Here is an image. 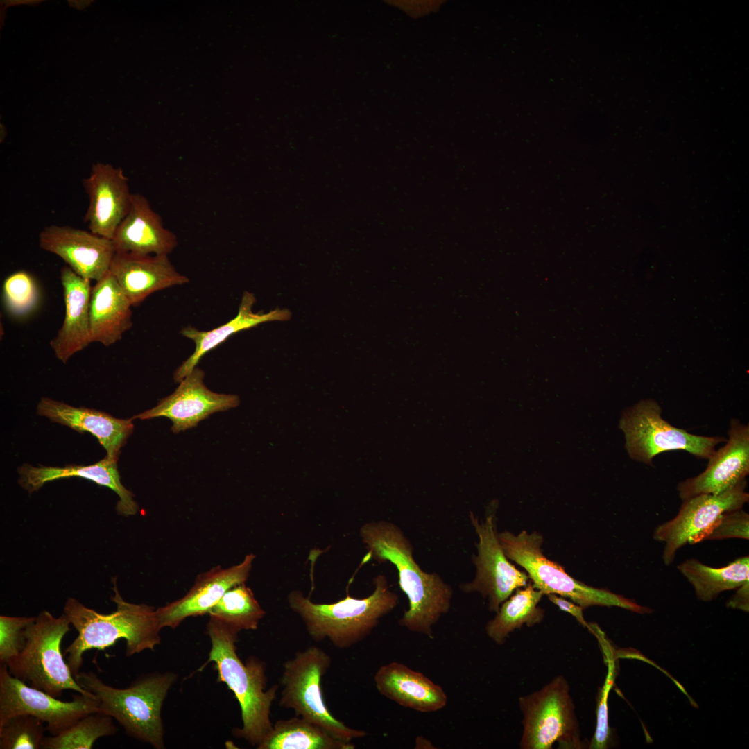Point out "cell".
I'll list each match as a JSON object with an SVG mask.
<instances>
[{"mask_svg": "<svg viewBox=\"0 0 749 749\" xmlns=\"http://www.w3.org/2000/svg\"><path fill=\"white\" fill-rule=\"evenodd\" d=\"M374 589L367 597L347 594L332 603H318L299 590L287 596L289 608L302 620L309 637L320 642L327 639L336 648L345 649L365 639L381 618L397 605L398 596L389 588L381 574L373 580Z\"/></svg>", "mask_w": 749, "mask_h": 749, "instance_id": "4", "label": "cell"}, {"mask_svg": "<svg viewBox=\"0 0 749 749\" xmlns=\"http://www.w3.org/2000/svg\"><path fill=\"white\" fill-rule=\"evenodd\" d=\"M35 617L0 616V663L7 665L23 649L26 627Z\"/></svg>", "mask_w": 749, "mask_h": 749, "instance_id": "35", "label": "cell"}, {"mask_svg": "<svg viewBox=\"0 0 749 749\" xmlns=\"http://www.w3.org/2000/svg\"><path fill=\"white\" fill-rule=\"evenodd\" d=\"M746 480L718 494H703L682 501L678 514L671 519L659 524L653 538L664 544L662 560L669 566L675 560L677 551L710 526L724 513L742 508L749 501L746 491Z\"/></svg>", "mask_w": 749, "mask_h": 749, "instance_id": "13", "label": "cell"}, {"mask_svg": "<svg viewBox=\"0 0 749 749\" xmlns=\"http://www.w3.org/2000/svg\"><path fill=\"white\" fill-rule=\"evenodd\" d=\"M44 722L30 714H17L0 725L1 749H38L46 730Z\"/></svg>", "mask_w": 749, "mask_h": 749, "instance_id": "32", "label": "cell"}, {"mask_svg": "<svg viewBox=\"0 0 749 749\" xmlns=\"http://www.w3.org/2000/svg\"><path fill=\"white\" fill-rule=\"evenodd\" d=\"M522 712V749L583 748L567 680L553 678L541 689L519 698Z\"/></svg>", "mask_w": 749, "mask_h": 749, "instance_id": "10", "label": "cell"}, {"mask_svg": "<svg viewBox=\"0 0 749 749\" xmlns=\"http://www.w3.org/2000/svg\"><path fill=\"white\" fill-rule=\"evenodd\" d=\"M470 519L479 537L477 554L472 556L476 571L474 580L461 583L460 589L480 593L488 599L489 610L496 613L515 590L526 585L529 578L506 557L499 540L494 510L488 513L484 521L479 522L472 512Z\"/></svg>", "mask_w": 749, "mask_h": 749, "instance_id": "12", "label": "cell"}, {"mask_svg": "<svg viewBox=\"0 0 749 749\" xmlns=\"http://www.w3.org/2000/svg\"><path fill=\"white\" fill-rule=\"evenodd\" d=\"M380 694L405 708L421 713L443 709L448 697L443 688L424 673L406 664L391 662L381 666L374 675Z\"/></svg>", "mask_w": 749, "mask_h": 749, "instance_id": "23", "label": "cell"}, {"mask_svg": "<svg viewBox=\"0 0 749 749\" xmlns=\"http://www.w3.org/2000/svg\"><path fill=\"white\" fill-rule=\"evenodd\" d=\"M83 185L89 199L84 217L89 231L112 240L130 207L132 193L128 178L120 167L98 162L92 165Z\"/></svg>", "mask_w": 749, "mask_h": 749, "instance_id": "16", "label": "cell"}, {"mask_svg": "<svg viewBox=\"0 0 749 749\" xmlns=\"http://www.w3.org/2000/svg\"><path fill=\"white\" fill-rule=\"evenodd\" d=\"M415 748L417 749H432L436 748L433 743L424 738L422 736H417L415 741Z\"/></svg>", "mask_w": 749, "mask_h": 749, "instance_id": "39", "label": "cell"}, {"mask_svg": "<svg viewBox=\"0 0 749 749\" xmlns=\"http://www.w3.org/2000/svg\"><path fill=\"white\" fill-rule=\"evenodd\" d=\"M255 558L250 553L237 565L215 567L199 574L185 596L156 609L160 628H175L187 617L208 614L228 589L247 580Z\"/></svg>", "mask_w": 749, "mask_h": 749, "instance_id": "18", "label": "cell"}, {"mask_svg": "<svg viewBox=\"0 0 749 749\" xmlns=\"http://www.w3.org/2000/svg\"><path fill=\"white\" fill-rule=\"evenodd\" d=\"M729 538L749 539V515L742 508L721 515L710 526L694 539L693 544L703 540Z\"/></svg>", "mask_w": 749, "mask_h": 749, "instance_id": "34", "label": "cell"}, {"mask_svg": "<svg viewBox=\"0 0 749 749\" xmlns=\"http://www.w3.org/2000/svg\"><path fill=\"white\" fill-rule=\"evenodd\" d=\"M549 599L555 605H556L561 610L568 612L573 617H574L577 621L583 626L589 628V624L585 620L583 616V608L576 603L567 601L562 597H559L556 594H548Z\"/></svg>", "mask_w": 749, "mask_h": 749, "instance_id": "37", "label": "cell"}, {"mask_svg": "<svg viewBox=\"0 0 749 749\" xmlns=\"http://www.w3.org/2000/svg\"><path fill=\"white\" fill-rule=\"evenodd\" d=\"M172 673H150L126 689L106 685L93 671L74 675L77 683L98 700L100 713L119 722L126 733L157 749L164 748L161 709L175 680Z\"/></svg>", "mask_w": 749, "mask_h": 749, "instance_id": "5", "label": "cell"}, {"mask_svg": "<svg viewBox=\"0 0 749 749\" xmlns=\"http://www.w3.org/2000/svg\"><path fill=\"white\" fill-rule=\"evenodd\" d=\"M70 624L64 613L55 617L40 612L26 628L23 649L6 665L10 675L57 698L64 690L96 698L77 683L62 655L61 642Z\"/></svg>", "mask_w": 749, "mask_h": 749, "instance_id": "7", "label": "cell"}, {"mask_svg": "<svg viewBox=\"0 0 749 749\" xmlns=\"http://www.w3.org/2000/svg\"><path fill=\"white\" fill-rule=\"evenodd\" d=\"M725 444L708 459L700 474L678 483L677 491L683 501L703 494H718L735 487L749 473V426L730 420Z\"/></svg>", "mask_w": 749, "mask_h": 749, "instance_id": "15", "label": "cell"}, {"mask_svg": "<svg viewBox=\"0 0 749 749\" xmlns=\"http://www.w3.org/2000/svg\"><path fill=\"white\" fill-rule=\"evenodd\" d=\"M506 557L522 567L534 588L544 594L569 599L583 609L594 605L616 606L637 613L651 610L605 589L589 586L569 576L562 566L547 559L541 549L543 538L536 531H522L517 535L505 531L498 533Z\"/></svg>", "mask_w": 749, "mask_h": 749, "instance_id": "6", "label": "cell"}, {"mask_svg": "<svg viewBox=\"0 0 749 749\" xmlns=\"http://www.w3.org/2000/svg\"><path fill=\"white\" fill-rule=\"evenodd\" d=\"M109 271L132 307L140 304L156 291L189 282L175 269L169 255L116 252Z\"/></svg>", "mask_w": 749, "mask_h": 749, "instance_id": "19", "label": "cell"}, {"mask_svg": "<svg viewBox=\"0 0 749 749\" xmlns=\"http://www.w3.org/2000/svg\"><path fill=\"white\" fill-rule=\"evenodd\" d=\"M259 749H354L323 728L299 716L277 721Z\"/></svg>", "mask_w": 749, "mask_h": 749, "instance_id": "27", "label": "cell"}, {"mask_svg": "<svg viewBox=\"0 0 749 749\" xmlns=\"http://www.w3.org/2000/svg\"><path fill=\"white\" fill-rule=\"evenodd\" d=\"M613 669L610 667L604 686L599 691L597 704L596 726L589 744V748H607L610 741V730L608 725V697L613 682Z\"/></svg>", "mask_w": 749, "mask_h": 749, "instance_id": "36", "label": "cell"}, {"mask_svg": "<svg viewBox=\"0 0 749 749\" xmlns=\"http://www.w3.org/2000/svg\"><path fill=\"white\" fill-rule=\"evenodd\" d=\"M208 614L239 632L242 630L257 629L266 612L255 599L250 588L244 583L228 589Z\"/></svg>", "mask_w": 749, "mask_h": 749, "instance_id": "30", "label": "cell"}, {"mask_svg": "<svg viewBox=\"0 0 749 749\" xmlns=\"http://www.w3.org/2000/svg\"><path fill=\"white\" fill-rule=\"evenodd\" d=\"M207 632L212 648L203 667L214 662L218 681L227 685L239 703L243 725L234 730L235 736L257 747L273 728L270 710L279 685L266 689V664L259 658L250 657L245 663L240 660L235 646L239 631L234 628L210 617Z\"/></svg>", "mask_w": 749, "mask_h": 749, "instance_id": "3", "label": "cell"}, {"mask_svg": "<svg viewBox=\"0 0 749 749\" xmlns=\"http://www.w3.org/2000/svg\"><path fill=\"white\" fill-rule=\"evenodd\" d=\"M112 718L101 714H89L54 736L44 737L42 749H89L100 737L112 736L117 732Z\"/></svg>", "mask_w": 749, "mask_h": 749, "instance_id": "31", "label": "cell"}, {"mask_svg": "<svg viewBox=\"0 0 749 749\" xmlns=\"http://www.w3.org/2000/svg\"><path fill=\"white\" fill-rule=\"evenodd\" d=\"M64 302V317L50 346L63 363L92 343L89 322L91 280L76 273L68 266L60 269Z\"/></svg>", "mask_w": 749, "mask_h": 749, "instance_id": "21", "label": "cell"}, {"mask_svg": "<svg viewBox=\"0 0 749 749\" xmlns=\"http://www.w3.org/2000/svg\"><path fill=\"white\" fill-rule=\"evenodd\" d=\"M734 596L728 601L727 606L748 612L749 608V580L737 587Z\"/></svg>", "mask_w": 749, "mask_h": 749, "instance_id": "38", "label": "cell"}, {"mask_svg": "<svg viewBox=\"0 0 749 749\" xmlns=\"http://www.w3.org/2000/svg\"><path fill=\"white\" fill-rule=\"evenodd\" d=\"M662 408L654 399H642L624 411L620 428L624 433L626 449L634 460L653 466L657 455L682 450L703 459H709L718 443L726 438L694 435L664 420Z\"/></svg>", "mask_w": 749, "mask_h": 749, "instance_id": "9", "label": "cell"}, {"mask_svg": "<svg viewBox=\"0 0 749 749\" xmlns=\"http://www.w3.org/2000/svg\"><path fill=\"white\" fill-rule=\"evenodd\" d=\"M3 301L8 311L14 316H23L33 310L37 303L39 292L33 277L24 270L8 276L3 284Z\"/></svg>", "mask_w": 749, "mask_h": 749, "instance_id": "33", "label": "cell"}, {"mask_svg": "<svg viewBox=\"0 0 749 749\" xmlns=\"http://www.w3.org/2000/svg\"><path fill=\"white\" fill-rule=\"evenodd\" d=\"M112 580L114 595L110 599L116 603L117 610L110 614H101L71 597L64 604V613L78 632L64 652L68 654L67 664L74 676L80 672L83 653L89 649L104 650L122 638L126 642V655L130 656L146 649L154 651L160 644L161 628L156 609L124 601L116 579Z\"/></svg>", "mask_w": 749, "mask_h": 749, "instance_id": "2", "label": "cell"}, {"mask_svg": "<svg viewBox=\"0 0 749 749\" xmlns=\"http://www.w3.org/2000/svg\"><path fill=\"white\" fill-rule=\"evenodd\" d=\"M71 701H62L13 677L6 665L0 667V725L17 714L34 716L46 724L54 736L81 718L100 713L96 698L81 694L72 695Z\"/></svg>", "mask_w": 749, "mask_h": 749, "instance_id": "11", "label": "cell"}, {"mask_svg": "<svg viewBox=\"0 0 749 749\" xmlns=\"http://www.w3.org/2000/svg\"><path fill=\"white\" fill-rule=\"evenodd\" d=\"M39 246L61 258L78 275L95 282L109 272L116 252L110 239L90 231L55 224L40 232Z\"/></svg>", "mask_w": 749, "mask_h": 749, "instance_id": "17", "label": "cell"}, {"mask_svg": "<svg viewBox=\"0 0 749 749\" xmlns=\"http://www.w3.org/2000/svg\"><path fill=\"white\" fill-rule=\"evenodd\" d=\"M112 242L116 252L140 255H169L178 246L176 235L164 226L161 216L141 193H132L129 211Z\"/></svg>", "mask_w": 749, "mask_h": 749, "instance_id": "20", "label": "cell"}, {"mask_svg": "<svg viewBox=\"0 0 749 749\" xmlns=\"http://www.w3.org/2000/svg\"><path fill=\"white\" fill-rule=\"evenodd\" d=\"M332 658L324 650L311 646L298 651L283 664L280 679L282 689L279 704L318 725L345 741L364 737L367 733L347 726L335 718L323 698L322 679L329 669Z\"/></svg>", "mask_w": 749, "mask_h": 749, "instance_id": "8", "label": "cell"}, {"mask_svg": "<svg viewBox=\"0 0 749 749\" xmlns=\"http://www.w3.org/2000/svg\"><path fill=\"white\" fill-rule=\"evenodd\" d=\"M367 558L390 562L397 570L399 585L408 608L398 621L408 630L433 638V626L449 612L453 589L437 573L424 571L413 558V547L402 530L390 522H367L359 529Z\"/></svg>", "mask_w": 749, "mask_h": 749, "instance_id": "1", "label": "cell"}, {"mask_svg": "<svg viewBox=\"0 0 749 749\" xmlns=\"http://www.w3.org/2000/svg\"><path fill=\"white\" fill-rule=\"evenodd\" d=\"M131 304L110 271L92 286L89 302L92 342L105 347L132 326Z\"/></svg>", "mask_w": 749, "mask_h": 749, "instance_id": "26", "label": "cell"}, {"mask_svg": "<svg viewBox=\"0 0 749 749\" xmlns=\"http://www.w3.org/2000/svg\"><path fill=\"white\" fill-rule=\"evenodd\" d=\"M543 595L531 582L524 588L517 589L513 595L501 603L494 617L487 623L488 637L501 645L515 630L524 625L533 626L540 623L544 616V610L538 606Z\"/></svg>", "mask_w": 749, "mask_h": 749, "instance_id": "29", "label": "cell"}, {"mask_svg": "<svg viewBox=\"0 0 749 749\" xmlns=\"http://www.w3.org/2000/svg\"><path fill=\"white\" fill-rule=\"evenodd\" d=\"M256 302L255 295L245 291L242 295L236 316L228 322L208 331H201L191 326L184 327L181 334L191 339L195 344L193 352L177 368L174 379L182 381L196 366L200 359L208 352L216 347L230 336L242 330L270 321H286L291 316L286 309H275L267 313H255L252 307Z\"/></svg>", "mask_w": 749, "mask_h": 749, "instance_id": "25", "label": "cell"}, {"mask_svg": "<svg viewBox=\"0 0 749 749\" xmlns=\"http://www.w3.org/2000/svg\"><path fill=\"white\" fill-rule=\"evenodd\" d=\"M204 371L196 366L179 382L173 393L162 399L153 408L132 419L167 417L173 424L171 431L178 433L196 427L212 413L239 404V398L236 395L217 393L209 390L204 383Z\"/></svg>", "mask_w": 749, "mask_h": 749, "instance_id": "14", "label": "cell"}, {"mask_svg": "<svg viewBox=\"0 0 749 749\" xmlns=\"http://www.w3.org/2000/svg\"><path fill=\"white\" fill-rule=\"evenodd\" d=\"M37 412L52 422L67 426L80 433H90L105 449L106 456L115 461L118 460L121 449L134 429L132 419L116 418L103 411L74 407L49 397L40 399Z\"/></svg>", "mask_w": 749, "mask_h": 749, "instance_id": "22", "label": "cell"}, {"mask_svg": "<svg viewBox=\"0 0 749 749\" xmlns=\"http://www.w3.org/2000/svg\"><path fill=\"white\" fill-rule=\"evenodd\" d=\"M678 569L692 585L698 599L710 601L721 592L736 589L749 580V557L739 558L718 568L690 558L678 565Z\"/></svg>", "mask_w": 749, "mask_h": 749, "instance_id": "28", "label": "cell"}, {"mask_svg": "<svg viewBox=\"0 0 749 749\" xmlns=\"http://www.w3.org/2000/svg\"><path fill=\"white\" fill-rule=\"evenodd\" d=\"M19 485L29 493L37 491L46 483L69 477H80L107 487L119 497L116 509L123 516L135 515L139 509L134 494L121 481L117 461L105 456L100 461L88 465L35 467L24 464L18 468Z\"/></svg>", "mask_w": 749, "mask_h": 749, "instance_id": "24", "label": "cell"}]
</instances>
